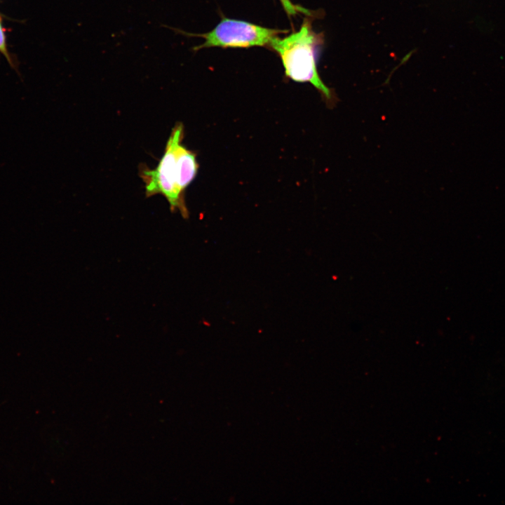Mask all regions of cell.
<instances>
[{
	"mask_svg": "<svg viewBox=\"0 0 505 505\" xmlns=\"http://www.w3.org/2000/svg\"><path fill=\"white\" fill-rule=\"evenodd\" d=\"M0 51L6 57L8 62H11L9 55L6 45V39L0 21Z\"/></svg>",
	"mask_w": 505,
	"mask_h": 505,
	"instance_id": "6",
	"label": "cell"
},
{
	"mask_svg": "<svg viewBox=\"0 0 505 505\" xmlns=\"http://www.w3.org/2000/svg\"><path fill=\"white\" fill-rule=\"evenodd\" d=\"M285 12L289 15H295L299 13H303L307 15H311V12L309 10L293 4L290 0H279Z\"/></svg>",
	"mask_w": 505,
	"mask_h": 505,
	"instance_id": "5",
	"label": "cell"
},
{
	"mask_svg": "<svg viewBox=\"0 0 505 505\" xmlns=\"http://www.w3.org/2000/svg\"><path fill=\"white\" fill-rule=\"evenodd\" d=\"M323 44V35L314 32L310 20L305 19L298 31L283 38L276 37L269 46L279 55L288 78L311 83L320 93L327 107L332 108L337 97L334 90L323 82L317 70Z\"/></svg>",
	"mask_w": 505,
	"mask_h": 505,
	"instance_id": "1",
	"label": "cell"
},
{
	"mask_svg": "<svg viewBox=\"0 0 505 505\" xmlns=\"http://www.w3.org/2000/svg\"><path fill=\"white\" fill-rule=\"evenodd\" d=\"M285 32L243 20L223 18L210 32L197 34L205 41L194 47V50L209 47L248 48L269 46L279 34Z\"/></svg>",
	"mask_w": 505,
	"mask_h": 505,
	"instance_id": "3",
	"label": "cell"
},
{
	"mask_svg": "<svg viewBox=\"0 0 505 505\" xmlns=\"http://www.w3.org/2000/svg\"><path fill=\"white\" fill-rule=\"evenodd\" d=\"M184 137V126L177 123L168 139L164 154L155 169L144 165L140 175L144 182L147 197L162 194L168 201L171 212L179 210L184 219L189 218V211L184 194L178 187L179 170L177 163V148Z\"/></svg>",
	"mask_w": 505,
	"mask_h": 505,
	"instance_id": "2",
	"label": "cell"
},
{
	"mask_svg": "<svg viewBox=\"0 0 505 505\" xmlns=\"http://www.w3.org/2000/svg\"><path fill=\"white\" fill-rule=\"evenodd\" d=\"M177 163L179 170L178 187L184 194V190L197 175L198 165L196 154L180 143L177 148Z\"/></svg>",
	"mask_w": 505,
	"mask_h": 505,
	"instance_id": "4",
	"label": "cell"
}]
</instances>
